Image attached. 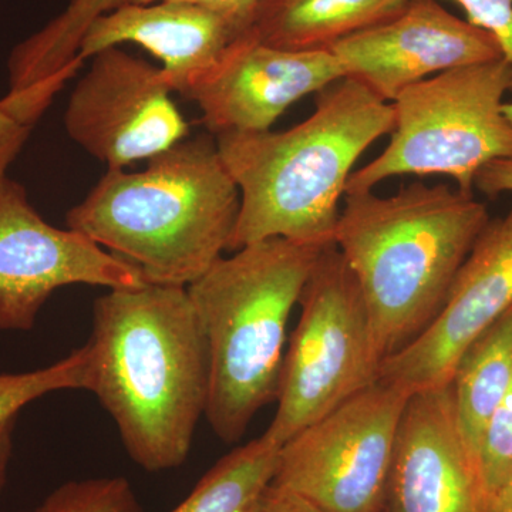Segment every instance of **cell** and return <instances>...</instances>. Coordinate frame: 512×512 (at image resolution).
<instances>
[{
    "label": "cell",
    "instance_id": "18",
    "mask_svg": "<svg viewBox=\"0 0 512 512\" xmlns=\"http://www.w3.org/2000/svg\"><path fill=\"white\" fill-rule=\"evenodd\" d=\"M511 382L512 308L468 346L450 383L461 433L477 461L488 420Z\"/></svg>",
    "mask_w": 512,
    "mask_h": 512
},
{
    "label": "cell",
    "instance_id": "9",
    "mask_svg": "<svg viewBox=\"0 0 512 512\" xmlns=\"http://www.w3.org/2000/svg\"><path fill=\"white\" fill-rule=\"evenodd\" d=\"M143 272L74 229L56 228L30 204L25 188L0 178V332H29L57 289L134 288Z\"/></svg>",
    "mask_w": 512,
    "mask_h": 512
},
{
    "label": "cell",
    "instance_id": "23",
    "mask_svg": "<svg viewBox=\"0 0 512 512\" xmlns=\"http://www.w3.org/2000/svg\"><path fill=\"white\" fill-rule=\"evenodd\" d=\"M37 117L18 100L6 94L0 100V178L19 156L30 136Z\"/></svg>",
    "mask_w": 512,
    "mask_h": 512
},
{
    "label": "cell",
    "instance_id": "20",
    "mask_svg": "<svg viewBox=\"0 0 512 512\" xmlns=\"http://www.w3.org/2000/svg\"><path fill=\"white\" fill-rule=\"evenodd\" d=\"M87 375L89 349L86 345L42 369L0 375V424L16 419L23 407L47 394L62 390H86Z\"/></svg>",
    "mask_w": 512,
    "mask_h": 512
},
{
    "label": "cell",
    "instance_id": "19",
    "mask_svg": "<svg viewBox=\"0 0 512 512\" xmlns=\"http://www.w3.org/2000/svg\"><path fill=\"white\" fill-rule=\"evenodd\" d=\"M281 447L262 434L234 448L170 512H252L274 481Z\"/></svg>",
    "mask_w": 512,
    "mask_h": 512
},
{
    "label": "cell",
    "instance_id": "10",
    "mask_svg": "<svg viewBox=\"0 0 512 512\" xmlns=\"http://www.w3.org/2000/svg\"><path fill=\"white\" fill-rule=\"evenodd\" d=\"M171 93L161 67L110 47L92 57L74 87L64 127L74 143L109 168L148 161L190 133Z\"/></svg>",
    "mask_w": 512,
    "mask_h": 512
},
{
    "label": "cell",
    "instance_id": "27",
    "mask_svg": "<svg viewBox=\"0 0 512 512\" xmlns=\"http://www.w3.org/2000/svg\"><path fill=\"white\" fill-rule=\"evenodd\" d=\"M154 2H161V0H123V3H140V5ZM183 2L197 3V5L220 12L232 20L239 29L248 32L259 0H183Z\"/></svg>",
    "mask_w": 512,
    "mask_h": 512
},
{
    "label": "cell",
    "instance_id": "30",
    "mask_svg": "<svg viewBox=\"0 0 512 512\" xmlns=\"http://www.w3.org/2000/svg\"><path fill=\"white\" fill-rule=\"evenodd\" d=\"M503 111L505 117H507L508 121L512 124V101H505Z\"/></svg>",
    "mask_w": 512,
    "mask_h": 512
},
{
    "label": "cell",
    "instance_id": "7",
    "mask_svg": "<svg viewBox=\"0 0 512 512\" xmlns=\"http://www.w3.org/2000/svg\"><path fill=\"white\" fill-rule=\"evenodd\" d=\"M298 305L264 433L279 446L376 383L382 365L362 291L335 244L320 252Z\"/></svg>",
    "mask_w": 512,
    "mask_h": 512
},
{
    "label": "cell",
    "instance_id": "13",
    "mask_svg": "<svg viewBox=\"0 0 512 512\" xmlns=\"http://www.w3.org/2000/svg\"><path fill=\"white\" fill-rule=\"evenodd\" d=\"M343 77L330 49L293 52L245 32L184 96L200 107L211 136L264 133L296 101Z\"/></svg>",
    "mask_w": 512,
    "mask_h": 512
},
{
    "label": "cell",
    "instance_id": "22",
    "mask_svg": "<svg viewBox=\"0 0 512 512\" xmlns=\"http://www.w3.org/2000/svg\"><path fill=\"white\" fill-rule=\"evenodd\" d=\"M478 464L494 512L512 478V382L485 427Z\"/></svg>",
    "mask_w": 512,
    "mask_h": 512
},
{
    "label": "cell",
    "instance_id": "21",
    "mask_svg": "<svg viewBox=\"0 0 512 512\" xmlns=\"http://www.w3.org/2000/svg\"><path fill=\"white\" fill-rule=\"evenodd\" d=\"M35 512H141L124 477L74 480L60 485Z\"/></svg>",
    "mask_w": 512,
    "mask_h": 512
},
{
    "label": "cell",
    "instance_id": "11",
    "mask_svg": "<svg viewBox=\"0 0 512 512\" xmlns=\"http://www.w3.org/2000/svg\"><path fill=\"white\" fill-rule=\"evenodd\" d=\"M511 308L512 208L488 221L437 318L419 338L383 360L377 380L410 394L447 386L468 346Z\"/></svg>",
    "mask_w": 512,
    "mask_h": 512
},
{
    "label": "cell",
    "instance_id": "2",
    "mask_svg": "<svg viewBox=\"0 0 512 512\" xmlns=\"http://www.w3.org/2000/svg\"><path fill=\"white\" fill-rule=\"evenodd\" d=\"M316 94L312 116L289 130L215 137L241 194L229 252L268 238L335 244L353 165L392 133L394 111L349 77Z\"/></svg>",
    "mask_w": 512,
    "mask_h": 512
},
{
    "label": "cell",
    "instance_id": "26",
    "mask_svg": "<svg viewBox=\"0 0 512 512\" xmlns=\"http://www.w3.org/2000/svg\"><path fill=\"white\" fill-rule=\"evenodd\" d=\"M252 512H326L318 505L285 488L269 485Z\"/></svg>",
    "mask_w": 512,
    "mask_h": 512
},
{
    "label": "cell",
    "instance_id": "25",
    "mask_svg": "<svg viewBox=\"0 0 512 512\" xmlns=\"http://www.w3.org/2000/svg\"><path fill=\"white\" fill-rule=\"evenodd\" d=\"M474 188L488 198L512 192V158L491 161L481 168L474 180Z\"/></svg>",
    "mask_w": 512,
    "mask_h": 512
},
{
    "label": "cell",
    "instance_id": "17",
    "mask_svg": "<svg viewBox=\"0 0 512 512\" xmlns=\"http://www.w3.org/2000/svg\"><path fill=\"white\" fill-rule=\"evenodd\" d=\"M123 0H70L55 19L20 42L8 60V94L55 97L82 67L80 42L90 25Z\"/></svg>",
    "mask_w": 512,
    "mask_h": 512
},
{
    "label": "cell",
    "instance_id": "14",
    "mask_svg": "<svg viewBox=\"0 0 512 512\" xmlns=\"http://www.w3.org/2000/svg\"><path fill=\"white\" fill-rule=\"evenodd\" d=\"M380 512H493L451 384L414 392L404 404Z\"/></svg>",
    "mask_w": 512,
    "mask_h": 512
},
{
    "label": "cell",
    "instance_id": "5",
    "mask_svg": "<svg viewBox=\"0 0 512 512\" xmlns=\"http://www.w3.org/2000/svg\"><path fill=\"white\" fill-rule=\"evenodd\" d=\"M323 248L264 239L222 256L187 286L210 353L205 419L224 443L241 440L278 399L289 316Z\"/></svg>",
    "mask_w": 512,
    "mask_h": 512
},
{
    "label": "cell",
    "instance_id": "28",
    "mask_svg": "<svg viewBox=\"0 0 512 512\" xmlns=\"http://www.w3.org/2000/svg\"><path fill=\"white\" fill-rule=\"evenodd\" d=\"M16 419L0 424V491L8 477L10 458L13 450V433H15Z\"/></svg>",
    "mask_w": 512,
    "mask_h": 512
},
{
    "label": "cell",
    "instance_id": "29",
    "mask_svg": "<svg viewBox=\"0 0 512 512\" xmlns=\"http://www.w3.org/2000/svg\"><path fill=\"white\" fill-rule=\"evenodd\" d=\"M494 512H512V478L497 505H495Z\"/></svg>",
    "mask_w": 512,
    "mask_h": 512
},
{
    "label": "cell",
    "instance_id": "24",
    "mask_svg": "<svg viewBox=\"0 0 512 512\" xmlns=\"http://www.w3.org/2000/svg\"><path fill=\"white\" fill-rule=\"evenodd\" d=\"M463 8L467 22L491 33L512 73V0H453ZM512 92V89H511Z\"/></svg>",
    "mask_w": 512,
    "mask_h": 512
},
{
    "label": "cell",
    "instance_id": "15",
    "mask_svg": "<svg viewBox=\"0 0 512 512\" xmlns=\"http://www.w3.org/2000/svg\"><path fill=\"white\" fill-rule=\"evenodd\" d=\"M244 33L227 16L197 3H121L90 25L77 59L84 63L101 50L134 43L160 60L171 89L184 96Z\"/></svg>",
    "mask_w": 512,
    "mask_h": 512
},
{
    "label": "cell",
    "instance_id": "3",
    "mask_svg": "<svg viewBox=\"0 0 512 512\" xmlns=\"http://www.w3.org/2000/svg\"><path fill=\"white\" fill-rule=\"evenodd\" d=\"M490 220L474 194L448 184L345 194L335 245L362 291L382 362L437 318Z\"/></svg>",
    "mask_w": 512,
    "mask_h": 512
},
{
    "label": "cell",
    "instance_id": "6",
    "mask_svg": "<svg viewBox=\"0 0 512 512\" xmlns=\"http://www.w3.org/2000/svg\"><path fill=\"white\" fill-rule=\"evenodd\" d=\"M511 89V67L504 57L407 87L392 103L390 143L350 174L345 194L373 191L397 175H447L457 190L473 194L481 168L512 158V124L503 111Z\"/></svg>",
    "mask_w": 512,
    "mask_h": 512
},
{
    "label": "cell",
    "instance_id": "1",
    "mask_svg": "<svg viewBox=\"0 0 512 512\" xmlns=\"http://www.w3.org/2000/svg\"><path fill=\"white\" fill-rule=\"evenodd\" d=\"M87 392L144 470H173L190 454L207 410L210 353L185 286L110 289L93 305Z\"/></svg>",
    "mask_w": 512,
    "mask_h": 512
},
{
    "label": "cell",
    "instance_id": "8",
    "mask_svg": "<svg viewBox=\"0 0 512 512\" xmlns=\"http://www.w3.org/2000/svg\"><path fill=\"white\" fill-rule=\"evenodd\" d=\"M410 393L377 380L279 451L272 485L326 512L382 511L394 439Z\"/></svg>",
    "mask_w": 512,
    "mask_h": 512
},
{
    "label": "cell",
    "instance_id": "12",
    "mask_svg": "<svg viewBox=\"0 0 512 512\" xmlns=\"http://www.w3.org/2000/svg\"><path fill=\"white\" fill-rule=\"evenodd\" d=\"M330 50L345 77L387 103L436 74L503 57L491 33L457 18L437 0H409L399 15L339 40Z\"/></svg>",
    "mask_w": 512,
    "mask_h": 512
},
{
    "label": "cell",
    "instance_id": "16",
    "mask_svg": "<svg viewBox=\"0 0 512 512\" xmlns=\"http://www.w3.org/2000/svg\"><path fill=\"white\" fill-rule=\"evenodd\" d=\"M409 0H259L248 33L278 49L326 50L399 15Z\"/></svg>",
    "mask_w": 512,
    "mask_h": 512
},
{
    "label": "cell",
    "instance_id": "4",
    "mask_svg": "<svg viewBox=\"0 0 512 512\" xmlns=\"http://www.w3.org/2000/svg\"><path fill=\"white\" fill-rule=\"evenodd\" d=\"M239 207L217 140L200 134L143 171L109 168L66 225L136 265L150 284L187 288L228 251Z\"/></svg>",
    "mask_w": 512,
    "mask_h": 512
}]
</instances>
